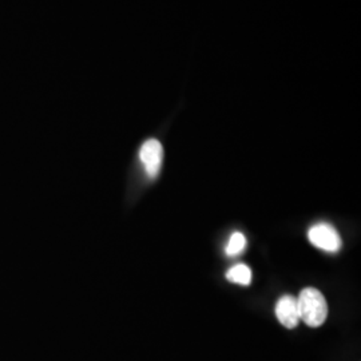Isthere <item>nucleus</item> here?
Returning a JSON list of instances; mask_svg holds the SVG:
<instances>
[{
  "label": "nucleus",
  "mask_w": 361,
  "mask_h": 361,
  "mask_svg": "<svg viewBox=\"0 0 361 361\" xmlns=\"http://www.w3.org/2000/svg\"><path fill=\"white\" fill-rule=\"evenodd\" d=\"M277 320L288 329L296 328L300 323V314L297 307V298L293 296L281 297L276 305Z\"/></svg>",
  "instance_id": "20e7f679"
},
{
  "label": "nucleus",
  "mask_w": 361,
  "mask_h": 361,
  "mask_svg": "<svg viewBox=\"0 0 361 361\" xmlns=\"http://www.w3.org/2000/svg\"><path fill=\"white\" fill-rule=\"evenodd\" d=\"M308 238L313 245L326 253H337L343 246L340 234L329 224H317L312 226Z\"/></svg>",
  "instance_id": "7ed1b4c3"
},
{
  "label": "nucleus",
  "mask_w": 361,
  "mask_h": 361,
  "mask_svg": "<svg viewBox=\"0 0 361 361\" xmlns=\"http://www.w3.org/2000/svg\"><path fill=\"white\" fill-rule=\"evenodd\" d=\"M245 235L241 232H235L233 233L232 235H231V240H229V243L226 245L225 252H226V255L229 257H235V256H240L245 250Z\"/></svg>",
  "instance_id": "423d86ee"
},
{
  "label": "nucleus",
  "mask_w": 361,
  "mask_h": 361,
  "mask_svg": "<svg viewBox=\"0 0 361 361\" xmlns=\"http://www.w3.org/2000/svg\"><path fill=\"white\" fill-rule=\"evenodd\" d=\"M226 279H228V281L234 283V284L247 286L252 283V271L245 264H237L228 271Z\"/></svg>",
  "instance_id": "39448f33"
},
{
  "label": "nucleus",
  "mask_w": 361,
  "mask_h": 361,
  "mask_svg": "<svg viewBox=\"0 0 361 361\" xmlns=\"http://www.w3.org/2000/svg\"><path fill=\"white\" fill-rule=\"evenodd\" d=\"M300 322L312 328L322 326L328 317V304L323 293L314 288H305L297 298Z\"/></svg>",
  "instance_id": "f257e3e1"
},
{
  "label": "nucleus",
  "mask_w": 361,
  "mask_h": 361,
  "mask_svg": "<svg viewBox=\"0 0 361 361\" xmlns=\"http://www.w3.org/2000/svg\"><path fill=\"white\" fill-rule=\"evenodd\" d=\"M140 161L149 180L158 177L164 162V147L158 140H147L140 149Z\"/></svg>",
  "instance_id": "f03ea898"
}]
</instances>
